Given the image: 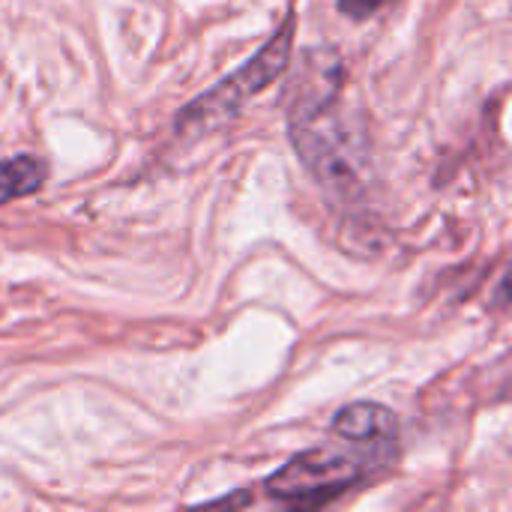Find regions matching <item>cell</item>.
Returning a JSON list of instances; mask_svg holds the SVG:
<instances>
[{"mask_svg": "<svg viewBox=\"0 0 512 512\" xmlns=\"http://www.w3.org/2000/svg\"><path fill=\"white\" fill-rule=\"evenodd\" d=\"M393 459H396V450L390 447H369V444H357L342 435H333V441L291 456L267 480V495L279 501L282 507L318 510L342 498L357 483L390 468Z\"/></svg>", "mask_w": 512, "mask_h": 512, "instance_id": "cell-1", "label": "cell"}, {"mask_svg": "<svg viewBox=\"0 0 512 512\" xmlns=\"http://www.w3.org/2000/svg\"><path fill=\"white\" fill-rule=\"evenodd\" d=\"M294 27L297 15L291 12L285 24L276 30V36L240 69H234L228 78H222L216 87L207 93L195 96L177 117H174V132L180 138H201L225 126L249 99L264 93L285 69L291 60V42H294Z\"/></svg>", "mask_w": 512, "mask_h": 512, "instance_id": "cell-2", "label": "cell"}, {"mask_svg": "<svg viewBox=\"0 0 512 512\" xmlns=\"http://www.w3.org/2000/svg\"><path fill=\"white\" fill-rule=\"evenodd\" d=\"M330 432L342 435L348 441H357V444H369V447H390V450H396V444H399L396 441L399 438V426H396L393 411H387L384 405H375V402L345 405L333 417Z\"/></svg>", "mask_w": 512, "mask_h": 512, "instance_id": "cell-3", "label": "cell"}, {"mask_svg": "<svg viewBox=\"0 0 512 512\" xmlns=\"http://www.w3.org/2000/svg\"><path fill=\"white\" fill-rule=\"evenodd\" d=\"M42 183H45V162L42 159H36L30 153L0 159V204L33 195L42 189Z\"/></svg>", "mask_w": 512, "mask_h": 512, "instance_id": "cell-4", "label": "cell"}, {"mask_svg": "<svg viewBox=\"0 0 512 512\" xmlns=\"http://www.w3.org/2000/svg\"><path fill=\"white\" fill-rule=\"evenodd\" d=\"M387 3H393V0H336L339 12L348 15V18H354V21L372 18V15L381 12V6H387Z\"/></svg>", "mask_w": 512, "mask_h": 512, "instance_id": "cell-5", "label": "cell"}]
</instances>
